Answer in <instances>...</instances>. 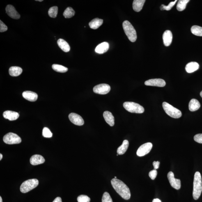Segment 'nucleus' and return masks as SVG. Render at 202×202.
Listing matches in <instances>:
<instances>
[{"mask_svg": "<svg viewBox=\"0 0 202 202\" xmlns=\"http://www.w3.org/2000/svg\"><path fill=\"white\" fill-rule=\"evenodd\" d=\"M58 12V8L57 6H54L52 7L49 10L48 13L49 17L53 18L57 17Z\"/></svg>", "mask_w": 202, "mask_h": 202, "instance_id": "7c9ffc66", "label": "nucleus"}, {"mask_svg": "<svg viewBox=\"0 0 202 202\" xmlns=\"http://www.w3.org/2000/svg\"><path fill=\"white\" fill-rule=\"evenodd\" d=\"M145 1V0H134L133 3V7L134 11L137 12L141 11Z\"/></svg>", "mask_w": 202, "mask_h": 202, "instance_id": "4be33fe9", "label": "nucleus"}, {"mask_svg": "<svg viewBox=\"0 0 202 202\" xmlns=\"http://www.w3.org/2000/svg\"><path fill=\"white\" fill-rule=\"evenodd\" d=\"M129 142L125 140L123 141V144L118 148L117 152L118 155H121L124 154L128 148Z\"/></svg>", "mask_w": 202, "mask_h": 202, "instance_id": "a878e982", "label": "nucleus"}, {"mask_svg": "<svg viewBox=\"0 0 202 202\" xmlns=\"http://www.w3.org/2000/svg\"><path fill=\"white\" fill-rule=\"evenodd\" d=\"M202 191V180L201 174L196 172L195 174L193 182V196L195 200H197L201 196Z\"/></svg>", "mask_w": 202, "mask_h": 202, "instance_id": "f03ea898", "label": "nucleus"}, {"mask_svg": "<svg viewBox=\"0 0 202 202\" xmlns=\"http://www.w3.org/2000/svg\"><path fill=\"white\" fill-rule=\"evenodd\" d=\"M42 135L46 138H50L52 137L53 133L48 128L44 127L42 131Z\"/></svg>", "mask_w": 202, "mask_h": 202, "instance_id": "473e14b6", "label": "nucleus"}, {"mask_svg": "<svg viewBox=\"0 0 202 202\" xmlns=\"http://www.w3.org/2000/svg\"><path fill=\"white\" fill-rule=\"evenodd\" d=\"M112 185L116 192L125 200L130 199L131 192L128 187L122 181L117 179H113L111 180Z\"/></svg>", "mask_w": 202, "mask_h": 202, "instance_id": "f257e3e1", "label": "nucleus"}, {"mask_svg": "<svg viewBox=\"0 0 202 202\" xmlns=\"http://www.w3.org/2000/svg\"><path fill=\"white\" fill-rule=\"evenodd\" d=\"M200 96H201L202 98V91H201V93H200Z\"/></svg>", "mask_w": 202, "mask_h": 202, "instance_id": "a18cd8bd", "label": "nucleus"}, {"mask_svg": "<svg viewBox=\"0 0 202 202\" xmlns=\"http://www.w3.org/2000/svg\"><path fill=\"white\" fill-rule=\"evenodd\" d=\"M23 97L31 102H35L38 99V95L36 93L31 91H24L22 94Z\"/></svg>", "mask_w": 202, "mask_h": 202, "instance_id": "dca6fc26", "label": "nucleus"}, {"mask_svg": "<svg viewBox=\"0 0 202 202\" xmlns=\"http://www.w3.org/2000/svg\"><path fill=\"white\" fill-rule=\"evenodd\" d=\"M0 202H2V200L1 196H0Z\"/></svg>", "mask_w": 202, "mask_h": 202, "instance_id": "37998d69", "label": "nucleus"}, {"mask_svg": "<svg viewBox=\"0 0 202 202\" xmlns=\"http://www.w3.org/2000/svg\"><path fill=\"white\" fill-rule=\"evenodd\" d=\"M39 184V181L37 179H30L23 182L20 186L21 192L26 193L29 192L36 187Z\"/></svg>", "mask_w": 202, "mask_h": 202, "instance_id": "423d86ee", "label": "nucleus"}, {"mask_svg": "<svg viewBox=\"0 0 202 202\" xmlns=\"http://www.w3.org/2000/svg\"><path fill=\"white\" fill-rule=\"evenodd\" d=\"M145 84L147 86L164 87L166 83L164 80L161 79H150L145 81Z\"/></svg>", "mask_w": 202, "mask_h": 202, "instance_id": "f8f14e48", "label": "nucleus"}, {"mask_svg": "<svg viewBox=\"0 0 202 202\" xmlns=\"http://www.w3.org/2000/svg\"><path fill=\"white\" fill-rule=\"evenodd\" d=\"M157 175V171L156 170L154 169L150 171L149 175L152 180H154L156 178Z\"/></svg>", "mask_w": 202, "mask_h": 202, "instance_id": "c9c22d12", "label": "nucleus"}, {"mask_svg": "<svg viewBox=\"0 0 202 202\" xmlns=\"http://www.w3.org/2000/svg\"><path fill=\"white\" fill-rule=\"evenodd\" d=\"M52 67L53 70L58 72L65 73L68 71V68L62 65L54 64Z\"/></svg>", "mask_w": 202, "mask_h": 202, "instance_id": "c756f323", "label": "nucleus"}, {"mask_svg": "<svg viewBox=\"0 0 202 202\" xmlns=\"http://www.w3.org/2000/svg\"><path fill=\"white\" fill-rule=\"evenodd\" d=\"M191 32L196 36H202V27L198 26H193L191 28Z\"/></svg>", "mask_w": 202, "mask_h": 202, "instance_id": "cd10ccee", "label": "nucleus"}, {"mask_svg": "<svg viewBox=\"0 0 202 202\" xmlns=\"http://www.w3.org/2000/svg\"><path fill=\"white\" fill-rule=\"evenodd\" d=\"M53 202H62L61 198L60 197H57L55 199Z\"/></svg>", "mask_w": 202, "mask_h": 202, "instance_id": "ea45409f", "label": "nucleus"}, {"mask_svg": "<svg viewBox=\"0 0 202 202\" xmlns=\"http://www.w3.org/2000/svg\"><path fill=\"white\" fill-rule=\"evenodd\" d=\"M78 202H90V198L86 195H82L78 196Z\"/></svg>", "mask_w": 202, "mask_h": 202, "instance_id": "72a5a7b5", "label": "nucleus"}, {"mask_svg": "<svg viewBox=\"0 0 202 202\" xmlns=\"http://www.w3.org/2000/svg\"><path fill=\"white\" fill-rule=\"evenodd\" d=\"M152 202H162L161 200L158 199V198H155L152 201Z\"/></svg>", "mask_w": 202, "mask_h": 202, "instance_id": "a19ab883", "label": "nucleus"}, {"mask_svg": "<svg viewBox=\"0 0 202 202\" xmlns=\"http://www.w3.org/2000/svg\"><path fill=\"white\" fill-rule=\"evenodd\" d=\"M111 90V87L106 84H100L95 86L93 88L94 93L99 95H106Z\"/></svg>", "mask_w": 202, "mask_h": 202, "instance_id": "1a4fd4ad", "label": "nucleus"}, {"mask_svg": "<svg viewBox=\"0 0 202 202\" xmlns=\"http://www.w3.org/2000/svg\"><path fill=\"white\" fill-rule=\"evenodd\" d=\"M45 161V159L44 158L40 155H33L30 159V162L33 166L43 164Z\"/></svg>", "mask_w": 202, "mask_h": 202, "instance_id": "2eb2a0df", "label": "nucleus"}, {"mask_svg": "<svg viewBox=\"0 0 202 202\" xmlns=\"http://www.w3.org/2000/svg\"><path fill=\"white\" fill-rule=\"evenodd\" d=\"M69 118L70 121L75 125L81 126L84 125V120L82 117L77 113H70L69 115Z\"/></svg>", "mask_w": 202, "mask_h": 202, "instance_id": "9b49d317", "label": "nucleus"}, {"mask_svg": "<svg viewBox=\"0 0 202 202\" xmlns=\"http://www.w3.org/2000/svg\"><path fill=\"white\" fill-rule=\"evenodd\" d=\"M3 156L1 154H0V160H1Z\"/></svg>", "mask_w": 202, "mask_h": 202, "instance_id": "79ce46f5", "label": "nucleus"}, {"mask_svg": "<svg viewBox=\"0 0 202 202\" xmlns=\"http://www.w3.org/2000/svg\"><path fill=\"white\" fill-rule=\"evenodd\" d=\"M162 38L164 45L166 47H168L170 45L173 39V35L171 32L169 30L165 31L163 35Z\"/></svg>", "mask_w": 202, "mask_h": 202, "instance_id": "4468645a", "label": "nucleus"}, {"mask_svg": "<svg viewBox=\"0 0 202 202\" xmlns=\"http://www.w3.org/2000/svg\"><path fill=\"white\" fill-rule=\"evenodd\" d=\"M159 164H160V162L158 161H154L153 163V166H154V169L155 170H157L158 169L159 167Z\"/></svg>", "mask_w": 202, "mask_h": 202, "instance_id": "58836bf2", "label": "nucleus"}, {"mask_svg": "<svg viewBox=\"0 0 202 202\" xmlns=\"http://www.w3.org/2000/svg\"><path fill=\"white\" fill-rule=\"evenodd\" d=\"M199 68V65L196 62H191L187 64L185 67V70L188 73H191L197 70Z\"/></svg>", "mask_w": 202, "mask_h": 202, "instance_id": "aec40b11", "label": "nucleus"}, {"mask_svg": "<svg viewBox=\"0 0 202 202\" xmlns=\"http://www.w3.org/2000/svg\"><path fill=\"white\" fill-rule=\"evenodd\" d=\"M123 26L125 34L129 40L132 42H135L137 38V33L132 25L129 21L125 20L123 23Z\"/></svg>", "mask_w": 202, "mask_h": 202, "instance_id": "7ed1b4c3", "label": "nucleus"}, {"mask_svg": "<svg viewBox=\"0 0 202 202\" xmlns=\"http://www.w3.org/2000/svg\"><path fill=\"white\" fill-rule=\"evenodd\" d=\"M64 16L66 19L70 18L75 15V11L71 7L67 8L63 13Z\"/></svg>", "mask_w": 202, "mask_h": 202, "instance_id": "c85d7f7f", "label": "nucleus"}, {"mask_svg": "<svg viewBox=\"0 0 202 202\" xmlns=\"http://www.w3.org/2000/svg\"><path fill=\"white\" fill-rule=\"evenodd\" d=\"M5 10L7 14L11 18L15 19H19L20 18V15L12 5H8Z\"/></svg>", "mask_w": 202, "mask_h": 202, "instance_id": "ddd939ff", "label": "nucleus"}, {"mask_svg": "<svg viewBox=\"0 0 202 202\" xmlns=\"http://www.w3.org/2000/svg\"><path fill=\"white\" fill-rule=\"evenodd\" d=\"M200 104L199 101L196 99H193L191 100L189 104V109L191 112L198 110L200 107Z\"/></svg>", "mask_w": 202, "mask_h": 202, "instance_id": "5701e85b", "label": "nucleus"}, {"mask_svg": "<svg viewBox=\"0 0 202 202\" xmlns=\"http://www.w3.org/2000/svg\"><path fill=\"white\" fill-rule=\"evenodd\" d=\"M3 141L6 144L9 145L19 144L22 142V139L17 134L9 133L4 136Z\"/></svg>", "mask_w": 202, "mask_h": 202, "instance_id": "0eeeda50", "label": "nucleus"}, {"mask_svg": "<svg viewBox=\"0 0 202 202\" xmlns=\"http://www.w3.org/2000/svg\"><path fill=\"white\" fill-rule=\"evenodd\" d=\"M8 27L1 20L0 21V32H3L7 31Z\"/></svg>", "mask_w": 202, "mask_h": 202, "instance_id": "e433bc0d", "label": "nucleus"}, {"mask_svg": "<svg viewBox=\"0 0 202 202\" xmlns=\"http://www.w3.org/2000/svg\"><path fill=\"white\" fill-rule=\"evenodd\" d=\"M162 107L166 114L172 118H179L182 116L181 112L179 110L173 107L167 103H163Z\"/></svg>", "mask_w": 202, "mask_h": 202, "instance_id": "20e7f679", "label": "nucleus"}, {"mask_svg": "<svg viewBox=\"0 0 202 202\" xmlns=\"http://www.w3.org/2000/svg\"><path fill=\"white\" fill-rule=\"evenodd\" d=\"M103 20L99 18H95L93 19L89 23L90 27L92 29H98L103 23Z\"/></svg>", "mask_w": 202, "mask_h": 202, "instance_id": "b1692460", "label": "nucleus"}, {"mask_svg": "<svg viewBox=\"0 0 202 202\" xmlns=\"http://www.w3.org/2000/svg\"><path fill=\"white\" fill-rule=\"evenodd\" d=\"M36 1L40 2H41L43 1V0H36Z\"/></svg>", "mask_w": 202, "mask_h": 202, "instance_id": "c03bdc74", "label": "nucleus"}, {"mask_svg": "<svg viewBox=\"0 0 202 202\" xmlns=\"http://www.w3.org/2000/svg\"><path fill=\"white\" fill-rule=\"evenodd\" d=\"M123 107L129 112L132 113H142L145 109L139 104L133 102H125L123 104Z\"/></svg>", "mask_w": 202, "mask_h": 202, "instance_id": "39448f33", "label": "nucleus"}, {"mask_svg": "<svg viewBox=\"0 0 202 202\" xmlns=\"http://www.w3.org/2000/svg\"><path fill=\"white\" fill-rule=\"evenodd\" d=\"M167 178L172 187L177 190H179L180 188V180L179 179L175 178L174 174L173 172L170 171L168 173Z\"/></svg>", "mask_w": 202, "mask_h": 202, "instance_id": "9d476101", "label": "nucleus"}, {"mask_svg": "<svg viewBox=\"0 0 202 202\" xmlns=\"http://www.w3.org/2000/svg\"><path fill=\"white\" fill-rule=\"evenodd\" d=\"M189 2V0H179L177 5V9L178 11H183L185 10L187 5Z\"/></svg>", "mask_w": 202, "mask_h": 202, "instance_id": "bb28decb", "label": "nucleus"}, {"mask_svg": "<svg viewBox=\"0 0 202 202\" xmlns=\"http://www.w3.org/2000/svg\"><path fill=\"white\" fill-rule=\"evenodd\" d=\"M57 44L60 48L64 52L67 53L70 51V48L69 45L63 39H59L57 40Z\"/></svg>", "mask_w": 202, "mask_h": 202, "instance_id": "412c9836", "label": "nucleus"}, {"mask_svg": "<svg viewBox=\"0 0 202 202\" xmlns=\"http://www.w3.org/2000/svg\"><path fill=\"white\" fill-rule=\"evenodd\" d=\"M102 202H113L111 196L107 192L104 193L102 196Z\"/></svg>", "mask_w": 202, "mask_h": 202, "instance_id": "f704fd0d", "label": "nucleus"}, {"mask_svg": "<svg viewBox=\"0 0 202 202\" xmlns=\"http://www.w3.org/2000/svg\"><path fill=\"white\" fill-rule=\"evenodd\" d=\"M103 116L106 122L111 126H113L115 124L114 116L109 111H106L103 113Z\"/></svg>", "mask_w": 202, "mask_h": 202, "instance_id": "6ab92c4d", "label": "nucleus"}, {"mask_svg": "<svg viewBox=\"0 0 202 202\" xmlns=\"http://www.w3.org/2000/svg\"><path fill=\"white\" fill-rule=\"evenodd\" d=\"M23 70L20 67L12 66L9 70L10 75L12 77H18L22 73Z\"/></svg>", "mask_w": 202, "mask_h": 202, "instance_id": "393cba45", "label": "nucleus"}, {"mask_svg": "<svg viewBox=\"0 0 202 202\" xmlns=\"http://www.w3.org/2000/svg\"><path fill=\"white\" fill-rule=\"evenodd\" d=\"M176 2H177V0L174 2H171L169 3V4L167 6H166V5H161L160 7L161 10L169 11L171 10V9L173 8V7L175 5V3H176Z\"/></svg>", "mask_w": 202, "mask_h": 202, "instance_id": "2f4dec72", "label": "nucleus"}, {"mask_svg": "<svg viewBox=\"0 0 202 202\" xmlns=\"http://www.w3.org/2000/svg\"><path fill=\"white\" fill-rule=\"evenodd\" d=\"M153 147L151 143L148 142L141 145L138 149L137 155L139 157H143L148 154L151 150Z\"/></svg>", "mask_w": 202, "mask_h": 202, "instance_id": "6e6552de", "label": "nucleus"}, {"mask_svg": "<svg viewBox=\"0 0 202 202\" xmlns=\"http://www.w3.org/2000/svg\"><path fill=\"white\" fill-rule=\"evenodd\" d=\"M3 116L4 118L10 120H16L19 117L18 113L15 112L10 111H7L3 113Z\"/></svg>", "mask_w": 202, "mask_h": 202, "instance_id": "a211bd4d", "label": "nucleus"}, {"mask_svg": "<svg viewBox=\"0 0 202 202\" xmlns=\"http://www.w3.org/2000/svg\"><path fill=\"white\" fill-rule=\"evenodd\" d=\"M194 140L196 142L202 144V134L196 135L194 137Z\"/></svg>", "mask_w": 202, "mask_h": 202, "instance_id": "4c0bfd02", "label": "nucleus"}, {"mask_svg": "<svg viewBox=\"0 0 202 202\" xmlns=\"http://www.w3.org/2000/svg\"><path fill=\"white\" fill-rule=\"evenodd\" d=\"M115 179H117L116 177V176L115 177Z\"/></svg>", "mask_w": 202, "mask_h": 202, "instance_id": "49530a36", "label": "nucleus"}, {"mask_svg": "<svg viewBox=\"0 0 202 202\" xmlns=\"http://www.w3.org/2000/svg\"><path fill=\"white\" fill-rule=\"evenodd\" d=\"M109 45L107 42H103L99 44L95 49V51L99 54H102L107 52L109 49Z\"/></svg>", "mask_w": 202, "mask_h": 202, "instance_id": "f3484780", "label": "nucleus"}]
</instances>
